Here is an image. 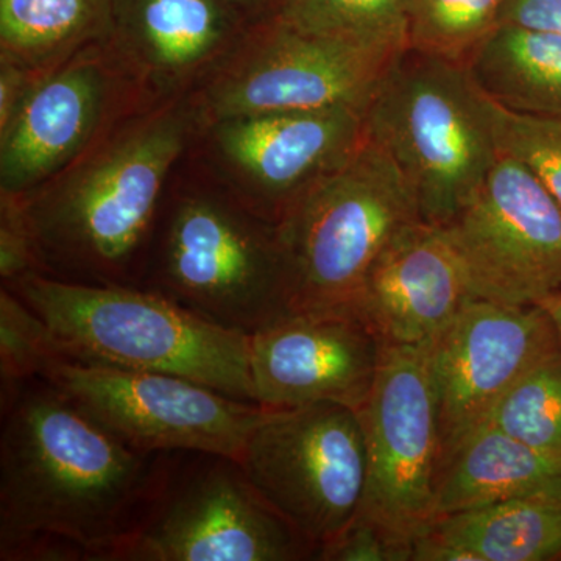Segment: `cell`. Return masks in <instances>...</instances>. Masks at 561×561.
I'll list each match as a JSON object with an SVG mask.
<instances>
[{
    "instance_id": "cell-18",
    "label": "cell",
    "mask_w": 561,
    "mask_h": 561,
    "mask_svg": "<svg viewBox=\"0 0 561 561\" xmlns=\"http://www.w3.org/2000/svg\"><path fill=\"white\" fill-rule=\"evenodd\" d=\"M472 300L445 231L416 220L402 228L371 265L356 313L383 345L423 348Z\"/></svg>"
},
{
    "instance_id": "cell-3",
    "label": "cell",
    "mask_w": 561,
    "mask_h": 561,
    "mask_svg": "<svg viewBox=\"0 0 561 561\" xmlns=\"http://www.w3.org/2000/svg\"><path fill=\"white\" fill-rule=\"evenodd\" d=\"M140 287L243 334L291 313L278 225L187 154L165 191Z\"/></svg>"
},
{
    "instance_id": "cell-19",
    "label": "cell",
    "mask_w": 561,
    "mask_h": 561,
    "mask_svg": "<svg viewBox=\"0 0 561 561\" xmlns=\"http://www.w3.org/2000/svg\"><path fill=\"white\" fill-rule=\"evenodd\" d=\"M412 561H561V496H530L435 519Z\"/></svg>"
},
{
    "instance_id": "cell-33",
    "label": "cell",
    "mask_w": 561,
    "mask_h": 561,
    "mask_svg": "<svg viewBox=\"0 0 561 561\" xmlns=\"http://www.w3.org/2000/svg\"><path fill=\"white\" fill-rule=\"evenodd\" d=\"M546 311L549 312L551 319L553 321V327H556L557 335H559V342L561 346V291L560 294L553 295L552 298H549L548 301L545 302Z\"/></svg>"
},
{
    "instance_id": "cell-6",
    "label": "cell",
    "mask_w": 561,
    "mask_h": 561,
    "mask_svg": "<svg viewBox=\"0 0 561 561\" xmlns=\"http://www.w3.org/2000/svg\"><path fill=\"white\" fill-rule=\"evenodd\" d=\"M416 220L412 187L365 130L348 160L317 181L278 224L290 311L356 313L371 265Z\"/></svg>"
},
{
    "instance_id": "cell-29",
    "label": "cell",
    "mask_w": 561,
    "mask_h": 561,
    "mask_svg": "<svg viewBox=\"0 0 561 561\" xmlns=\"http://www.w3.org/2000/svg\"><path fill=\"white\" fill-rule=\"evenodd\" d=\"M39 273L27 221L16 198L0 197V278L3 286Z\"/></svg>"
},
{
    "instance_id": "cell-17",
    "label": "cell",
    "mask_w": 561,
    "mask_h": 561,
    "mask_svg": "<svg viewBox=\"0 0 561 561\" xmlns=\"http://www.w3.org/2000/svg\"><path fill=\"white\" fill-rule=\"evenodd\" d=\"M250 22L228 0H113L108 44L151 101L184 98Z\"/></svg>"
},
{
    "instance_id": "cell-32",
    "label": "cell",
    "mask_w": 561,
    "mask_h": 561,
    "mask_svg": "<svg viewBox=\"0 0 561 561\" xmlns=\"http://www.w3.org/2000/svg\"><path fill=\"white\" fill-rule=\"evenodd\" d=\"M249 22L272 16L279 0H228Z\"/></svg>"
},
{
    "instance_id": "cell-31",
    "label": "cell",
    "mask_w": 561,
    "mask_h": 561,
    "mask_svg": "<svg viewBox=\"0 0 561 561\" xmlns=\"http://www.w3.org/2000/svg\"><path fill=\"white\" fill-rule=\"evenodd\" d=\"M38 77L35 70L0 60V128L9 124Z\"/></svg>"
},
{
    "instance_id": "cell-26",
    "label": "cell",
    "mask_w": 561,
    "mask_h": 561,
    "mask_svg": "<svg viewBox=\"0 0 561 561\" xmlns=\"http://www.w3.org/2000/svg\"><path fill=\"white\" fill-rule=\"evenodd\" d=\"M58 357L49 327L16 291L0 289V400L9 401L22 383L39 378Z\"/></svg>"
},
{
    "instance_id": "cell-1",
    "label": "cell",
    "mask_w": 561,
    "mask_h": 561,
    "mask_svg": "<svg viewBox=\"0 0 561 561\" xmlns=\"http://www.w3.org/2000/svg\"><path fill=\"white\" fill-rule=\"evenodd\" d=\"M175 453H144L44 378L2 402L0 560L119 561Z\"/></svg>"
},
{
    "instance_id": "cell-24",
    "label": "cell",
    "mask_w": 561,
    "mask_h": 561,
    "mask_svg": "<svg viewBox=\"0 0 561 561\" xmlns=\"http://www.w3.org/2000/svg\"><path fill=\"white\" fill-rule=\"evenodd\" d=\"M504 0H404L408 49L465 66L500 25Z\"/></svg>"
},
{
    "instance_id": "cell-23",
    "label": "cell",
    "mask_w": 561,
    "mask_h": 561,
    "mask_svg": "<svg viewBox=\"0 0 561 561\" xmlns=\"http://www.w3.org/2000/svg\"><path fill=\"white\" fill-rule=\"evenodd\" d=\"M272 16L360 49L394 57L408 50L404 0H279Z\"/></svg>"
},
{
    "instance_id": "cell-20",
    "label": "cell",
    "mask_w": 561,
    "mask_h": 561,
    "mask_svg": "<svg viewBox=\"0 0 561 561\" xmlns=\"http://www.w3.org/2000/svg\"><path fill=\"white\" fill-rule=\"evenodd\" d=\"M530 496H561V465L485 423L443 465L435 519Z\"/></svg>"
},
{
    "instance_id": "cell-25",
    "label": "cell",
    "mask_w": 561,
    "mask_h": 561,
    "mask_svg": "<svg viewBox=\"0 0 561 561\" xmlns=\"http://www.w3.org/2000/svg\"><path fill=\"white\" fill-rule=\"evenodd\" d=\"M486 423L561 465V348L527 371Z\"/></svg>"
},
{
    "instance_id": "cell-4",
    "label": "cell",
    "mask_w": 561,
    "mask_h": 561,
    "mask_svg": "<svg viewBox=\"0 0 561 561\" xmlns=\"http://www.w3.org/2000/svg\"><path fill=\"white\" fill-rule=\"evenodd\" d=\"M5 287L46 321L60 357L181 376L257 404L250 334L142 287L70 283L41 273Z\"/></svg>"
},
{
    "instance_id": "cell-9",
    "label": "cell",
    "mask_w": 561,
    "mask_h": 561,
    "mask_svg": "<svg viewBox=\"0 0 561 561\" xmlns=\"http://www.w3.org/2000/svg\"><path fill=\"white\" fill-rule=\"evenodd\" d=\"M239 461L254 489L317 551L364 504L367 440L362 413L350 405L271 409L251 431Z\"/></svg>"
},
{
    "instance_id": "cell-8",
    "label": "cell",
    "mask_w": 561,
    "mask_h": 561,
    "mask_svg": "<svg viewBox=\"0 0 561 561\" xmlns=\"http://www.w3.org/2000/svg\"><path fill=\"white\" fill-rule=\"evenodd\" d=\"M398 57L312 35L267 16L247 25L187 98L198 127L264 111L367 110Z\"/></svg>"
},
{
    "instance_id": "cell-12",
    "label": "cell",
    "mask_w": 561,
    "mask_h": 561,
    "mask_svg": "<svg viewBox=\"0 0 561 561\" xmlns=\"http://www.w3.org/2000/svg\"><path fill=\"white\" fill-rule=\"evenodd\" d=\"M151 102L108 41L39 73L0 128V197L22 198L49 183Z\"/></svg>"
},
{
    "instance_id": "cell-7",
    "label": "cell",
    "mask_w": 561,
    "mask_h": 561,
    "mask_svg": "<svg viewBox=\"0 0 561 561\" xmlns=\"http://www.w3.org/2000/svg\"><path fill=\"white\" fill-rule=\"evenodd\" d=\"M317 549L254 489L241 461L175 453L119 561H301Z\"/></svg>"
},
{
    "instance_id": "cell-5",
    "label": "cell",
    "mask_w": 561,
    "mask_h": 561,
    "mask_svg": "<svg viewBox=\"0 0 561 561\" xmlns=\"http://www.w3.org/2000/svg\"><path fill=\"white\" fill-rule=\"evenodd\" d=\"M365 130L393 158L421 220L446 227L500 157L491 102L457 62L404 50L365 110Z\"/></svg>"
},
{
    "instance_id": "cell-16",
    "label": "cell",
    "mask_w": 561,
    "mask_h": 561,
    "mask_svg": "<svg viewBox=\"0 0 561 561\" xmlns=\"http://www.w3.org/2000/svg\"><path fill=\"white\" fill-rule=\"evenodd\" d=\"M383 346L356 313L291 312L250 335L257 404L290 409L339 402L362 411Z\"/></svg>"
},
{
    "instance_id": "cell-14",
    "label": "cell",
    "mask_w": 561,
    "mask_h": 561,
    "mask_svg": "<svg viewBox=\"0 0 561 561\" xmlns=\"http://www.w3.org/2000/svg\"><path fill=\"white\" fill-rule=\"evenodd\" d=\"M367 489L360 515L416 541L435 522L442 440L426 351L383 346L370 398L360 411Z\"/></svg>"
},
{
    "instance_id": "cell-11",
    "label": "cell",
    "mask_w": 561,
    "mask_h": 561,
    "mask_svg": "<svg viewBox=\"0 0 561 561\" xmlns=\"http://www.w3.org/2000/svg\"><path fill=\"white\" fill-rule=\"evenodd\" d=\"M41 378L65 391L131 448L219 454L239 460L271 408L165 373L55 357Z\"/></svg>"
},
{
    "instance_id": "cell-21",
    "label": "cell",
    "mask_w": 561,
    "mask_h": 561,
    "mask_svg": "<svg viewBox=\"0 0 561 561\" xmlns=\"http://www.w3.org/2000/svg\"><path fill=\"white\" fill-rule=\"evenodd\" d=\"M476 87L513 113L561 119V36L500 24L465 62Z\"/></svg>"
},
{
    "instance_id": "cell-28",
    "label": "cell",
    "mask_w": 561,
    "mask_h": 561,
    "mask_svg": "<svg viewBox=\"0 0 561 561\" xmlns=\"http://www.w3.org/2000/svg\"><path fill=\"white\" fill-rule=\"evenodd\" d=\"M415 545L357 513L332 540L317 551L320 561H412Z\"/></svg>"
},
{
    "instance_id": "cell-2",
    "label": "cell",
    "mask_w": 561,
    "mask_h": 561,
    "mask_svg": "<svg viewBox=\"0 0 561 561\" xmlns=\"http://www.w3.org/2000/svg\"><path fill=\"white\" fill-rule=\"evenodd\" d=\"M198 130L190 98L151 102L20 202L41 275L142 286L172 175Z\"/></svg>"
},
{
    "instance_id": "cell-10",
    "label": "cell",
    "mask_w": 561,
    "mask_h": 561,
    "mask_svg": "<svg viewBox=\"0 0 561 561\" xmlns=\"http://www.w3.org/2000/svg\"><path fill=\"white\" fill-rule=\"evenodd\" d=\"M365 135V110L264 111L198 127L187 157L262 219L278 225Z\"/></svg>"
},
{
    "instance_id": "cell-22",
    "label": "cell",
    "mask_w": 561,
    "mask_h": 561,
    "mask_svg": "<svg viewBox=\"0 0 561 561\" xmlns=\"http://www.w3.org/2000/svg\"><path fill=\"white\" fill-rule=\"evenodd\" d=\"M113 28V0H0V60L47 72Z\"/></svg>"
},
{
    "instance_id": "cell-13",
    "label": "cell",
    "mask_w": 561,
    "mask_h": 561,
    "mask_svg": "<svg viewBox=\"0 0 561 561\" xmlns=\"http://www.w3.org/2000/svg\"><path fill=\"white\" fill-rule=\"evenodd\" d=\"M474 298L545 305L561 291V208L518 160L500 153L472 201L442 228Z\"/></svg>"
},
{
    "instance_id": "cell-30",
    "label": "cell",
    "mask_w": 561,
    "mask_h": 561,
    "mask_svg": "<svg viewBox=\"0 0 561 561\" xmlns=\"http://www.w3.org/2000/svg\"><path fill=\"white\" fill-rule=\"evenodd\" d=\"M500 24L519 25L561 36V0H504Z\"/></svg>"
},
{
    "instance_id": "cell-27",
    "label": "cell",
    "mask_w": 561,
    "mask_h": 561,
    "mask_svg": "<svg viewBox=\"0 0 561 561\" xmlns=\"http://www.w3.org/2000/svg\"><path fill=\"white\" fill-rule=\"evenodd\" d=\"M491 116L500 153L523 162L561 208V119L513 113L494 102Z\"/></svg>"
},
{
    "instance_id": "cell-15",
    "label": "cell",
    "mask_w": 561,
    "mask_h": 561,
    "mask_svg": "<svg viewBox=\"0 0 561 561\" xmlns=\"http://www.w3.org/2000/svg\"><path fill=\"white\" fill-rule=\"evenodd\" d=\"M423 348L437 400L442 470L507 391L561 346L545 306L476 298Z\"/></svg>"
}]
</instances>
